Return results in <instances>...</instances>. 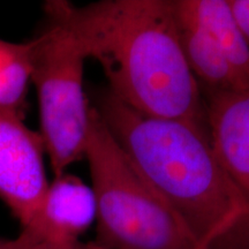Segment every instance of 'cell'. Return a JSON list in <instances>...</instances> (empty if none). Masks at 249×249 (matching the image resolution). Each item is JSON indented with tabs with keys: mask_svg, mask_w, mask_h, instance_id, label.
Masks as SVG:
<instances>
[{
	"mask_svg": "<svg viewBox=\"0 0 249 249\" xmlns=\"http://www.w3.org/2000/svg\"><path fill=\"white\" fill-rule=\"evenodd\" d=\"M45 15L71 31L107 77L105 89L148 116L207 129L204 99L180 44L172 0H52ZM208 130V129H207Z\"/></svg>",
	"mask_w": 249,
	"mask_h": 249,
	"instance_id": "obj_1",
	"label": "cell"
},
{
	"mask_svg": "<svg viewBox=\"0 0 249 249\" xmlns=\"http://www.w3.org/2000/svg\"><path fill=\"white\" fill-rule=\"evenodd\" d=\"M92 107L198 248L207 249L249 216V203L218 160L207 129L141 113L107 89L96 93Z\"/></svg>",
	"mask_w": 249,
	"mask_h": 249,
	"instance_id": "obj_2",
	"label": "cell"
},
{
	"mask_svg": "<svg viewBox=\"0 0 249 249\" xmlns=\"http://www.w3.org/2000/svg\"><path fill=\"white\" fill-rule=\"evenodd\" d=\"M85 158L96 203V244L112 249H200L127 157L91 105Z\"/></svg>",
	"mask_w": 249,
	"mask_h": 249,
	"instance_id": "obj_3",
	"label": "cell"
},
{
	"mask_svg": "<svg viewBox=\"0 0 249 249\" xmlns=\"http://www.w3.org/2000/svg\"><path fill=\"white\" fill-rule=\"evenodd\" d=\"M30 39L31 83L38 98L40 135L54 177L85 158L91 104L83 86L87 57L75 37L54 18Z\"/></svg>",
	"mask_w": 249,
	"mask_h": 249,
	"instance_id": "obj_4",
	"label": "cell"
},
{
	"mask_svg": "<svg viewBox=\"0 0 249 249\" xmlns=\"http://www.w3.org/2000/svg\"><path fill=\"white\" fill-rule=\"evenodd\" d=\"M23 118L0 108V200L27 229L38 216L50 182L40 133Z\"/></svg>",
	"mask_w": 249,
	"mask_h": 249,
	"instance_id": "obj_5",
	"label": "cell"
},
{
	"mask_svg": "<svg viewBox=\"0 0 249 249\" xmlns=\"http://www.w3.org/2000/svg\"><path fill=\"white\" fill-rule=\"evenodd\" d=\"M202 95L214 154L249 203V89Z\"/></svg>",
	"mask_w": 249,
	"mask_h": 249,
	"instance_id": "obj_6",
	"label": "cell"
},
{
	"mask_svg": "<svg viewBox=\"0 0 249 249\" xmlns=\"http://www.w3.org/2000/svg\"><path fill=\"white\" fill-rule=\"evenodd\" d=\"M96 219L91 187L67 172L50 182L38 216L22 233L55 246L79 242L80 236Z\"/></svg>",
	"mask_w": 249,
	"mask_h": 249,
	"instance_id": "obj_7",
	"label": "cell"
},
{
	"mask_svg": "<svg viewBox=\"0 0 249 249\" xmlns=\"http://www.w3.org/2000/svg\"><path fill=\"white\" fill-rule=\"evenodd\" d=\"M180 14L202 28L231 65L242 88L249 89V43L227 0H173Z\"/></svg>",
	"mask_w": 249,
	"mask_h": 249,
	"instance_id": "obj_8",
	"label": "cell"
},
{
	"mask_svg": "<svg viewBox=\"0 0 249 249\" xmlns=\"http://www.w3.org/2000/svg\"><path fill=\"white\" fill-rule=\"evenodd\" d=\"M173 8L183 55L202 92L245 90L216 43L202 28L180 14L174 2Z\"/></svg>",
	"mask_w": 249,
	"mask_h": 249,
	"instance_id": "obj_9",
	"label": "cell"
},
{
	"mask_svg": "<svg viewBox=\"0 0 249 249\" xmlns=\"http://www.w3.org/2000/svg\"><path fill=\"white\" fill-rule=\"evenodd\" d=\"M31 83L30 43L6 42L0 61V108L23 118Z\"/></svg>",
	"mask_w": 249,
	"mask_h": 249,
	"instance_id": "obj_10",
	"label": "cell"
},
{
	"mask_svg": "<svg viewBox=\"0 0 249 249\" xmlns=\"http://www.w3.org/2000/svg\"><path fill=\"white\" fill-rule=\"evenodd\" d=\"M207 249H249V216L219 236Z\"/></svg>",
	"mask_w": 249,
	"mask_h": 249,
	"instance_id": "obj_11",
	"label": "cell"
},
{
	"mask_svg": "<svg viewBox=\"0 0 249 249\" xmlns=\"http://www.w3.org/2000/svg\"><path fill=\"white\" fill-rule=\"evenodd\" d=\"M239 29L249 43V0H227Z\"/></svg>",
	"mask_w": 249,
	"mask_h": 249,
	"instance_id": "obj_12",
	"label": "cell"
},
{
	"mask_svg": "<svg viewBox=\"0 0 249 249\" xmlns=\"http://www.w3.org/2000/svg\"><path fill=\"white\" fill-rule=\"evenodd\" d=\"M0 249H45L44 246L21 232L15 239L0 238Z\"/></svg>",
	"mask_w": 249,
	"mask_h": 249,
	"instance_id": "obj_13",
	"label": "cell"
},
{
	"mask_svg": "<svg viewBox=\"0 0 249 249\" xmlns=\"http://www.w3.org/2000/svg\"><path fill=\"white\" fill-rule=\"evenodd\" d=\"M39 242L44 246L45 249H112V248H107V247H104V246L96 244V242L83 244V242L79 241V242H75V244H73V245H67V246H55V245H51V244H46V242H42V241H39Z\"/></svg>",
	"mask_w": 249,
	"mask_h": 249,
	"instance_id": "obj_14",
	"label": "cell"
},
{
	"mask_svg": "<svg viewBox=\"0 0 249 249\" xmlns=\"http://www.w3.org/2000/svg\"><path fill=\"white\" fill-rule=\"evenodd\" d=\"M6 42H7V40H4V39L0 38V61H1L2 54H4V50H5V46H6Z\"/></svg>",
	"mask_w": 249,
	"mask_h": 249,
	"instance_id": "obj_15",
	"label": "cell"
}]
</instances>
